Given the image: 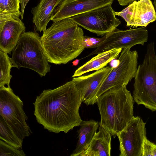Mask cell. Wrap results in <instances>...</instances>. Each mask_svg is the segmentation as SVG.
Masks as SVG:
<instances>
[{
	"label": "cell",
	"mask_w": 156,
	"mask_h": 156,
	"mask_svg": "<svg viewBox=\"0 0 156 156\" xmlns=\"http://www.w3.org/2000/svg\"><path fill=\"white\" fill-rule=\"evenodd\" d=\"M82 103L79 92L72 80L54 89L43 90L33 103L34 115L45 129L55 133H66L80 126Z\"/></svg>",
	"instance_id": "obj_1"
},
{
	"label": "cell",
	"mask_w": 156,
	"mask_h": 156,
	"mask_svg": "<svg viewBox=\"0 0 156 156\" xmlns=\"http://www.w3.org/2000/svg\"><path fill=\"white\" fill-rule=\"evenodd\" d=\"M43 32L41 41L49 62L66 64L85 49L83 45V30L69 18L53 22Z\"/></svg>",
	"instance_id": "obj_2"
},
{
	"label": "cell",
	"mask_w": 156,
	"mask_h": 156,
	"mask_svg": "<svg viewBox=\"0 0 156 156\" xmlns=\"http://www.w3.org/2000/svg\"><path fill=\"white\" fill-rule=\"evenodd\" d=\"M127 85L113 87L96 101L101 116L99 125L113 136L122 131L134 117V101Z\"/></svg>",
	"instance_id": "obj_3"
},
{
	"label": "cell",
	"mask_w": 156,
	"mask_h": 156,
	"mask_svg": "<svg viewBox=\"0 0 156 156\" xmlns=\"http://www.w3.org/2000/svg\"><path fill=\"white\" fill-rule=\"evenodd\" d=\"M10 58L12 67L33 70L41 77L50 71L51 66L42 47L41 37L36 32H23Z\"/></svg>",
	"instance_id": "obj_4"
},
{
	"label": "cell",
	"mask_w": 156,
	"mask_h": 156,
	"mask_svg": "<svg viewBox=\"0 0 156 156\" xmlns=\"http://www.w3.org/2000/svg\"><path fill=\"white\" fill-rule=\"evenodd\" d=\"M133 97L138 105L156 110V56L154 43L148 44L142 63L134 77Z\"/></svg>",
	"instance_id": "obj_5"
},
{
	"label": "cell",
	"mask_w": 156,
	"mask_h": 156,
	"mask_svg": "<svg viewBox=\"0 0 156 156\" xmlns=\"http://www.w3.org/2000/svg\"><path fill=\"white\" fill-rule=\"evenodd\" d=\"M23 106V101L10 87H0V115L22 143L32 133L26 122L28 118Z\"/></svg>",
	"instance_id": "obj_6"
},
{
	"label": "cell",
	"mask_w": 156,
	"mask_h": 156,
	"mask_svg": "<svg viewBox=\"0 0 156 156\" xmlns=\"http://www.w3.org/2000/svg\"><path fill=\"white\" fill-rule=\"evenodd\" d=\"M112 3L69 18L78 26L98 36H103L121 23L115 17Z\"/></svg>",
	"instance_id": "obj_7"
},
{
	"label": "cell",
	"mask_w": 156,
	"mask_h": 156,
	"mask_svg": "<svg viewBox=\"0 0 156 156\" xmlns=\"http://www.w3.org/2000/svg\"><path fill=\"white\" fill-rule=\"evenodd\" d=\"M138 55L131 48L122 49L117 65L113 68L96 93L95 100L103 93L115 86L128 84L134 78L137 68Z\"/></svg>",
	"instance_id": "obj_8"
},
{
	"label": "cell",
	"mask_w": 156,
	"mask_h": 156,
	"mask_svg": "<svg viewBox=\"0 0 156 156\" xmlns=\"http://www.w3.org/2000/svg\"><path fill=\"white\" fill-rule=\"evenodd\" d=\"M146 123L140 117H134L116 135L119 142L120 156H142L146 136Z\"/></svg>",
	"instance_id": "obj_9"
},
{
	"label": "cell",
	"mask_w": 156,
	"mask_h": 156,
	"mask_svg": "<svg viewBox=\"0 0 156 156\" xmlns=\"http://www.w3.org/2000/svg\"><path fill=\"white\" fill-rule=\"evenodd\" d=\"M105 41L87 56L114 49L131 48L137 44L144 45L148 37L147 30L144 27L122 30L117 28L106 34Z\"/></svg>",
	"instance_id": "obj_10"
},
{
	"label": "cell",
	"mask_w": 156,
	"mask_h": 156,
	"mask_svg": "<svg viewBox=\"0 0 156 156\" xmlns=\"http://www.w3.org/2000/svg\"><path fill=\"white\" fill-rule=\"evenodd\" d=\"M115 14L122 17L127 27H146L156 19L155 9L150 0L134 1L121 11L115 12Z\"/></svg>",
	"instance_id": "obj_11"
},
{
	"label": "cell",
	"mask_w": 156,
	"mask_h": 156,
	"mask_svg": "<svg viewBox=\"0 0 156 156\" xmlns=\"http://www.w3.org/2000/svg\"><path fill=\"white\" fill-rule=\"evenodd\" d=\"M113 68L105 67L89 75L73 78L72 80L79 92L82 102L87 105L96 103L97 91Z\"/></svg>",
	"instance_id": "obj_12"
},
{
	"label": "cell",
	"mask_w": 156,
	"mask_h": 156,
	"mask_svg": "<svg viewBox=\"0 0 156 156\" xmlns=\"http://www.w3.org/2000/svg\"><path fill=\"white\" fill-rule=\"evenodd\" d=\"M114 0H63L51 17L53 22L87 12L112 3Z\"/></svg>",
	"instance_id": "obj_13"
},
{
	"label": "cell",
	"mask_w": 156,
	"mask_h": 156,
	"mask_svg": "<svg viewBox=\"0 0 156 156\" xmlns=\"http://www.w3.org/2000/svg\"><path fill=\"white\" fill-rule=\"evenodd\" d=\"M25 30L24 24L19 18L6 21L0 32V49L10 53Z\"/></svg>",
	"instance_id": "obj_14"
},
{
	"label": "cell",
	"mask_w": 156,
	"mask_h": 156,
	"mask_svg": "<svg viewBox=\"0 0 156 156\" xmlns=\"http://www.w3.org/2000/svg\"><path fill=\"white\" fill-rule=\"evenodd\" d=\"M111 134L99 125L96 132L87 149L80 156H110Z\"/></svg>",
	"instance_id": "obj_15"
},
{
	"label": "cell",
	"mask_w": 156,
	"mask_h": 156,
	"mask_svg": "<svg viewBox=\"0 0 156 156\" xmlns=\"http://www.w3.org/2000/svg\"><path fill=\"white\" fill-rule=\"evenodd\" d=\"M63 0H41L31 10L32 22L36 30L41 32L46 29L55 9Z\"/></svg>",
	"instance_id": "obj_16"
},
{
	"label": "cell",
	"mask_w": 156,
	"mask_h": 156,
	"mask_svg": "<svg viewBox=\"0 0 156 156\" xmlns=\"http://www.w3.org/2000/svg\"><path fill=\"white\" fill-rule=\"evenodd\" d=\"M122 49H114L97 54L75 72L72 77L80 76L90 71L105 67L108 63L117 58Z\"/></svg>",
	"instance_id": "obj_17"
},
{
	"label": "cell",
	"mask_w": 156,
	"mask_h": 156,
	"mask_svg": "<svg viewBox=\"0 0 156 156\" xmlns=\"http://www.w3.org/2000/svg\"><path fill=\"white\" fill-rule=\"evenodd\" d=\"M99 122L94 120H82L78 131V140L76 148L71 156H80L87 148L99 127Z\"/></svg>",
	"instance_id": "obj_18"
},
{
	"label": "cell",
	"mask_w": 156,
	"mask_h": 156,
	"mask_svg": "<svg viewBox=\"0 0 156 156\" xmlns=\"http://www.w3.org/2000/svg\"><path fill=\"white\" fill-rule=\"evenodd\" d=\"M12 67L8 54L0 49V87H5V85L10 87L12 77L10 72Z\"/></svg>",
	"instance_id": "obj_19"
},
{
	"label": "cell",
	"mask_w": 156,
	"mask_h": 156,
	"mask_svg": "<svg viewBox=\"0 0 156 156\" xmlns=\"http://www.w3.org/2000/svg\"><path fill=\"white\" fill-rule=\"evenodd\" d=\"M0 139L18 149L22 148L23 143L16 136L4 118L0 115Z\"/></svg>",
	"instance_id": "obj_20"
},
{
	"label": "cell",
	"mask_w": 156,
	"mask_h": 156,
	"mask_svg": "<svg viewBox=\"0 0 156 156\" xmlns=\"http://www.w3.org/2000/svg\"><path fill=\"white\" fill-rule=\"evenodd\" d=\"M23 150L19 149L0 139V156H25Z\"/></svg>",
	"instance_id": "obj_21"
},
{
	"label": "cell",
	"mask_w": 156,
	"mask_h": 156,
	"mask_svg": "<svg viewBox=\"0 0 156 156\" xmlns=\"http://www.w3.org/2000/svg\"><path fill=\"white\" fill-rule=\"evenodd\" d=\"M106 37V35L101 38L84 36L83 40V45L85 49L96 48L100 46L105 41Z\"/></svg>",
	"instance_id": "obj_22"
},
{
	"label": "cell",
	"mask_w": 156,
	"mask_h": 156,
	"mask_svg": "<svg viewBox=\"0 0 156 156\" xmlns=\"http://www.w3.org/2000/svg\"><path fill=\"white\" fill-rule=\"evenodd\" d=\"M3 10L9 13L20 11L19 0H2Z\"/></svg>",
	"instance_id": "obj_23"
},
{
	"label": "cell",
	"mask_w": 156,
	"mask_h": 156,
	"mask_svg": "<svg viewBox=\"0 0 156 156\" xmlns=\"http://www.w3.org/2000/svg\"><path fill=\"white\" fill-rule=\"evenodd\" d=\"M142 153V156H156L155 144L146 138L143 145Z\"/></svg>",
	"instance_id": "obj_24"
},
{
	"label": "cell",
	"mask_w": 156,
	"mask_h": 156,
	"mask_svg": "<svg viewBox=\"0 0 156 156\" xmlns=\"http://www.w3.org/2000/svg\"><path fill=\"white\" fill-rule=\"evenodd\" d=\"M20 15V11L9 13L0 10V32L6 21L19 18Z\"/></svg>",
	"instance_id": "obj_25"
},
{
	"label": "cell",
	"mask_w": 156,
	"mask_h": 156,
	"mask_svg": "<svg viewBox=\"0 0 156 156\" xmlns=\"http://www.w3.org/2000/svg\"><path fill=\"white\" fill-rule=\"evenodd\" d=\"M30 0H19L21 5V15L22 19H23L24 11L25 7Z\"/></svg>",
	"instance_id": "obj_26"
},
{
	"label": "cell",
	"mask_w": 156,
	"mask_h": 156,
	"mask_svg": "<svg viewBox=\"0 0 156 156\" xmlns=\"http://www.w3.org/2000/svg\"><path fill=\"white\" fill-rule=\"evenodd\" d=\"M119 4L122 6H125L129 3L133 2L134 0H117Z\"/></svg>",
	"instance_id": "obj_27"
},
{
	"label": "cell",
	"mask_w": 156,
	"mask_h": 156,
	"mask_svg": "<svg viewBox=\"0 0 156 156\" xmlns=\"http://www.w3.org/2000/svg\"><path fill=\"white\" fill-rule=\"evenodd\" d=\"M80 60L78 59H76V60L74 61L72 63L73 66H76L78 64Z\"/></svg>",
	"instance_id": "obj_28"
},
{
	"label": "cell",
	"mask_w": 156,
	"mask_h": 156,
	"mask_svg": "<svg viewBox=\"0 0 156 156\" xmlns=\"http://www.w3.org/2000/svg\"><path fill=\"white\" fill-rule=\"evenodd\" d=\"M0 10H3L2 0H0Z\"/></svg>",
	"instance_id": "obj_29"
}]
</instances>
